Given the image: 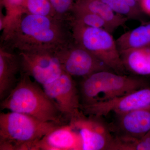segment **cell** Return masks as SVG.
<instances>
[{"mask_svg": "<svg viewBox=\"0 0 150 150\" xmlns=\"http://www.w3.org/2000/svg\"><path fill=\"white\" fill-rule=\"evenodd\" d=\"M61 126L20 112H1L0 150H36L41 139Z\"/></svg>", "mask_w": 150, "mask_h": 150, "instance_id": "3", "label": "cell"}, {"mask_svg": "<svg viewBox=\"0 0 150 150\" xmlns=\"http://www.w3.org/2000/svg\"><path fill=\"white\" fill-rule=\"evenodd\" d=\"M21 72L43 86L54 81L64 72L56 51H35L18 52Z\"/></svg>", "mask_w": 150, "mask_h": 150, "instance_id": "6", "label": "cell"}, {"mask_svg": "<svg viewBox=\"0 0 150 150\" xmlns=\"http://www.w3.org/2000/svg\"><path fill=\"white\" fill-rule=\"evenodd\" d=\"M74 6L99 16L110 26L112 32L120 26H124L129 19L116 13L101 0H80L76 2Z\"/></svg>", "mask_w": 150, "mask_h": 150, "instance_id": "15", "label": "cell"}, {"mask_svg": "<svg viewBox=\"0 0 150 150\" xmlns=\"http://www.w3.org/2000/svg\"><path fill=\"white\" fill-rule=\"evenodd\" d=\"M30 78L21 72L15 88L1 101V109L23 113L43 122L67 125L68 121L56 103Z\"/></svg>", "mask_w": 150, "mask_h": 150, "instance_id": "2", "label": "cell"}, {"mask_svg": "<svg viewBox=\"0 0 150 150\" xmlns=\"http://www.w3.org/2000/svg\"><path fill=\"white\" fill-rule=\"evenodd\" d=\"M20 58L5 47L0 48V100L4 99L15 87L21 73Z\"/></svg>", "mask_w": 150, "mask_h": 150, "instance_id": "13", "label": "cell"}, {"mask_svg": "<svg viewBox=\"0 0 150 150\" xmlns=\"http://www.w3.org/2000/svg\"><path fill=\"white\" fill-rule=\"evenodd\" d=\"M65 21L23 13L2 33V38L8 49L18 52L57 51L71 43L72 34L67 30Z\"/></svg>", "mask_w": 150, "mask_h": 150, "instance_id": "1", "label": "cell"}, {"mask_svg": "<svg viewBox=\"0 0 150 150\" xmlns=\"http://www.w3.org/2000/svg\"><path fill=\"white\" fill-rule=\"evenodd\" d=\"M146 87V82L137 77L103 71L84 78L79 91L81 105H88L113 99Z\"/></svg>", "mask_w": 150, "mask_h": 150, "instance_id": "4", "label": "cell"}, {"mask_svg": "<svg viewBox=\"0 0 150 150\" xmlns=\"http://www.w3.org/2000/svg\"><path fill=\"white\" fill-rule=\"evenodd\" d=\"M58 18L70 21L76 0H49Z\"/></svg>", "mask_w": 150, "mask_h": 150, "instance_id": "21", "label": "cell"}, {"mask_svg": "<svg viewBox=\"0 0 150 150\" xmlns=\"http://www.w3.org/2000/svg\"><path fill=\"white\" fill-rule=\"evenodd\" d=\"M120 54L126 71L137 76H150V48L128 49Z\"/></svg>", "mask_w": 150, "mask_h": 150, "instance_id": "14", "label": "cell"}, {"mask_svg": "<svg viewBox=\"0 0 150 150\" xmlns=\"http://www.w3.org/2000/svg\"><path fill=\"white\" fill-rule=\"evenodd\" d=\"M27 0H1V6L4 9L5 13L1 12L0 30L5 32L21 14L25 13Z\"/></svg>", "mask_w": 150, "mask_h": 150, "instance_id": "17", "label": "cell"}, {"mask_svg": "<svg viewBox=\"0 0 150 150\" xmlns=\"http://www.w3.org/2000/svg\"><path fill=\"white\" fill-rule=\"evenodd\" d=\"M116 13L128 19H139L141 18L140 9L131 7L125 0H101Z\"/></svg>", "mask_w": 150, "mask_h": 150, "instance_id": "20", "label": "cell"}, {"mask_svg": "<svg viewBox=\"0 0 150 150\" xmlns=\"http://www.w3.org/2000/svg\"><path fill=\"white\" fill-rule=\"evenodd\" d=\"M132 150H150V131L134 142Z\"/></svg>", "mask_w": 150, "mask_h": 150, "instance_id": "22", "label": "cell"}, {"mask_svg": "<svg viewBox=\"0 0 150 150\" xmlns=\"http://www.w3.org/2000/svg\"><path fill=\"white\" fill-rule=\"evenodd\" d=\"M74 42L101 60L114 72L126 75L116 41L111 33L102 28L89 27L71 21Z\"/></svg>", "mask_w": 150, "mask_h": 150, "instance_id": "5", "label": "cell"}, {"mask_svg": "<svg viewBox=\"0 0 150 150\" xmlns=\"http://www.w3.org/2000/svg\"><path fill=\"white\" fill-rule=\"evenodd\" d=\"M82 148L79 133L69 123L44 136L38 143L36 150H82Z\"/></svg>", "mask_w": 150, "mask_h": 150, "instance_id": "12", "label": "cell"}, {"mask_svg": "<svg viewBox=\"0 0 150 150\" xmlns=\"http://www.w3.org/2000/svg\"><path fill=\"white\" fill-rule=\"evenodd\" d=\"M80 1V0H76V2L77 1Z\"/></svg>", "mask_w": 150, "mask_h": 150, "instance_id": "24", "label": "cell"}, {"mask_svg": "<svg viewBox=\"0 0 150 150\" xmlns=\"http://www.w3.org/2000/svg\"><path fill=\"white\" fill-rule=\"evenodd\" d=\"M142 11L150 16V0H141Z\"/></svg>", "mask_w": 150, "mask_h": 150, "instance_id": "23", "label": "cell"}, {"mask_svg": "<svg viewBox=\"0 0 150 150\" xmlns=\"http://www.w3.org/2000/svg\"><path fill=\"white\" fill-rule=\"evenodd\" d=\"M102 117L86 115L83 112L69 124L79 133L82 142V150H110L113 142L109 125Z\"/></svg>", "mask_w": 150, "mask_h": 150, "instance_id": "9", "label": "cell"}, {"mask_svg": "<svg viewBox=\"0 0 150 150\" xmlns=\"http://www.w3.org/2000/svg\"><path fill=\"white\" fill-rule=\"evenodd\" d=\"M150 108V87L149 86L110 100L81 106V110L86 115L102 117L110 112L118 114Z\"/></svg>", "mask_w": 150, "mask_h": 150, "instance_id": "10", "label": "cell"}, {"mask_svg": "<svg viewBox=\"0 0 150 150\" xmlns=\"http://www.w3.org/2000/svg\"><path fill=\"white\" fill-rule=\"evenodd\" d=\"M115 41L119 52L133 48H150V22L125 33Z\"/></svg>", "mask_w": 150, "mask_h": 150, "instance_id": "16", "label": "cell"}, {"mask_svg": "<svg viewBox=\"0 0 150 150\" xmlns=\"http://www.w3.org/2000/svg\"><path fill=\"white\" fill-rule=\"evenodd\" d=\"M72 77L64 72L54 81L42 86L69 123L83 112L79 91Z\"/></svg>", "mask_w": 150, "mask_h": 150, "instance_id": "8", "label": "cell"}, {"mask_svg": "<svg viewBox=\"0 0 150 150\" xmlns=\"http://www.w3.org/2000/svg\"><path fill=\"white\" fill-rule=\"evenodd\" d=\"M25 13L58 18L49 0H27L25 6Z\"/></svg>", "mask_w": 150, "mask_h": 150, "instance_id": "19", "label": "cell"}, {"mask_svg": "<svg viewBox=\"0 0 150 150\" xmlns=\"http://www.w3.org/2000/svg\"><path fill=\"white\" fill-rule=\"evenodd\" d=\"M56 53L63 71L72 77L84 79L100 71H113L96 56L74 42Z\"/></svg>", "mask_w": 150, "mask_h": 150, "instance_id": "7", "label": "cell"}, {"mask_svg": "<svg viewBox=\"0 0 150 150\" xmlns=\"http://www.w3.org/2000/svg\"><path fill=\"white\" fill-rule=\"evenodd\" d=\"M109 125L114 136L133 143L150 131V108L115 114Z\"/></svg>", "mask_w": 150, "mask_h": 150, "instance_id": "11", "label": "cell"}, {"mask_svg": "<svg viewBox=\"0 0 150 150\" xmlns=\"http://www.w3.org/2000/svg\"><path fill=\"white\" fill-rule=\"evenodd\" d=\"M72 14L71 21L77 22L89 27L102 28L111 33H112L108 25L96 14L74 6Z\"/></svg>", "mask_w": 150, "mask_h": 150, "instance_id": "18", "label": "cell"}]
</instances>
